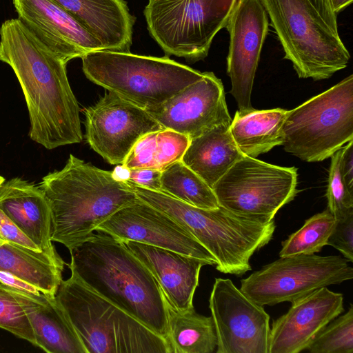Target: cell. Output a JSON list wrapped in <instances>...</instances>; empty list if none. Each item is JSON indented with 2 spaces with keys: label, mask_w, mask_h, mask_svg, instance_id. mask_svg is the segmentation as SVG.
Here are the masks:
<instances>
[{
  "label": "cell",
  "mask_w": 353,
  "mask_h": 353,
  "mask_svg": "<svg viewBox=\"0 0 353 353\" xmlns=\"http://www.w3.org/2000/svg\"><path fill=\"white\" fill-rule=\"evenodd\" d=\"M0 61L13 70L26 99L29 137L48 150L81 142L79 106L66 63L17 18L0 27Z\"/></svg>",
  "instance_id": "6da1fadb"
},
{
  "label": "cell",
  "mask_w": 353,
  "mask_h": 353,
  "mask_svg": "<svg viewBox=\"0 0 353 353\" xmlns=\"http://www.w3.org/2000/svg\"><path fill=\"white\" fill-rule=\"evenodd\" d=\"M97 232L70 250L71 272L168 341V301L155 278L121 241Z\"/></svg>",
  "instance_id": "7a4b0ae2"
},
{
  "label": "cell",
  "mask_w": 353,
  "mask_h": 353,
  "mask_svg": "<svg viewBox=\"0 0 353 353\" xmlns=\"http://www.w3.org/2000/svg\"><path fill=\"white\" fill-rule=\"evenodd\" d=\"M50 205L52 241L69 251L88 239L97 227L137 196L113 172L70 154L65 166L38 185Z\"/></svg>",
  "instance_id": "3957f363"
},
{
  "label": "cell",
  "mask_w": 353,
  "mask_h": 353,
  "mask_svg": "<svg viewBox=\"0 0 353 353\" xmlns=\"http://www.w3.org/2000/svg\"><path fill=\"white\" fill-rule=\"evenodd\" d=\"M125 182L141 201L164 212L189 232L215 259L216 268L241 275L252 270L250 259L272 239L274 219L247 217L219 206L199 208L161 191Z\"/></svg>",
  "instance_id": "277c9868"
},
{
  "label": "cell",
  "mask_w": 353,
  "mask_h": 353,
  "mask_svg": "<svg viewBox=\"0 0 353 353\" xmlns=\"http://www.w3.org/2000/svg\"><path fill=\"white\" fill-rule=\"evenodd\" d=\"M56 298L87 353H172L168 341L87 286L75 273Z\"/></svg>",
  "instance_id": "5b68a950"
},
{
  "label": "cell",
  "mask_w": 353,
  "mask_h": 353,
  "mask_svg": "<svg viewBox=\"0 0 353 353\" xmlns=\"http://www.w3.org/2000/svg\"><path fill=\"white\" fill-rule=\"evenodd\" d=\"M81 60L90 81L145 110L161 104L203 76L168 56L101 50L85 53Z\"/></svg>",
  "instance_id": "8992f818"
},
{
  "label": "cell",
  "mask_w": 353,
  "mask_h": 353,
  "mask_svg": "<svg viewBox=\"0 0 353 353\" xmlns=\"http://www.w3.org/2000/svg\"><path fill=\"white\" fill-rule=\"evenodd\" d=\"M261 1L299 78L326 79L347 67L349 51L309 0Z\"/></svg>",
  "instance_id": "52a82bcc"
},
{
  "label": "cell",
  "mask_w": 353,
  "mask_h": 353,
  "mask_svg": "<svg viewBox=\"0 0 353 353\" xmlns=\"http://www.w3.org/2000/svg\"><path fill=\"white\" fill-rule=\"evenodd\" d=\"M284 150L307 162L331 157L353 139V75L288 110Z\"/></svg>",
  "instance_id": "ba28073f"
},
{
  "label": "cell",
  "mask_w": 353,
  "mask_h": 353,
  "mask_svg": "<svg viewBox=\"0 0 353 353\" xmlns=\"http://www.w3.org/2000/svg\"><path fill=\"white\" fill-rule=\"evenodd\" d=\"M238 0H148V30L166 55L195 62L205 58Z\"/></svg>",
  "instance_id": "9c48e42d"
},
{
  "label": "cell",
  "mask_w": 353,
  "mask_h": 353,
  "mask_svg": "<svg viewBox=\"0 0 353 353\" xmlns=\"http://www.w3.org/2000/svg\"><path fill=\"white\" fill-rule=\"evenodd\" d=\"M297 169L243 156L212 188L220 206L247 217L274 219L297 194Z\"/></svg>",
  "instance_id": "30bf717a"
},
{
  "label": "cell",
  "mask_w": 353,
  "mask_h": 353,
  "mask_svg": "<svg viewBox=\"0 0 353 353\" xmlns=\"http://www.w3.org/2000/svg\"><path fill=\"white\" fill-rule=\"evenodd\" d=\"M352 278V267L341 256L301 254L281 257L254 272L241 281L240 290L259 305H274Z\"/></svg>",
  "instance_id": "8fae6325"
},
{
  "label": "cell",
  "mask_w": 353,
  "mask_h": 353,
  "mask_svg": "<svg viewBox=\"0 0 353 353\" xmlns=\"http://www.w3.org/2000/svg\"><path fill=\"white\" fill-rule=\"evenodd\" d=\"M229 279L216 278L209 307L216 353H269L270 316Z\"/></svg>",
  "instance_id": "7c38bea8"
},
{
  "label": "cell",
  "mask_w": 353,
  "mask_h": 353,
  "mask_svg": "<svg viewBox=\"0 0 353 353\" xmlns=\"http://www.w3.org/2000/svg\"><path fill=\"white\" fill-rule=\"evenodd\" d=\"M84 114L88 144L112 165L122 164L143 136L163 130L145 109L110 91Z\"/></svg>",
  "instance_id": "4fadbf2b"
},
{
  "label": "cell",
  "mask_w": 353,
  "mask_h": 353,
  "mask_svg": "<svg viewBox=\"0 0 353 353\" xmlns=\"http://www.w3.org/2000/svg\"><path fill=\"white\" fill-rule=\"evenodd\" d=\"M268 26L261 0H238L225 26L230 35L227 73L239 112L254 108L251 94Z\"/></svg>",
  "instance_id": "5bb4252c"
},
{
  "label": "cell",
  "mask_w": 353,
  "mask_h": 353,
  "mask_svg": "<svg viewBox=\"0 0 353 353\" xmlns=\"http://www.w3.org/2000/svg\"><path fill=\"white\" fill-rule=\"evenodd\" d=\"M163 129L196 137L221 124H231L222 81L212 72L161 104L145 110Z\"/></svg>",
  "instance_id": "9a60e30c"
},
{
  "label": "cell",
  "mask_w": 353,
  "mask_h": 353,
  "mask_svg": "<svg viewBox=\"0 0 353 353\" xmlns=\"http://www.w3.org/2000/svg\"><path fill=\"white\" fill-rule=\"evenodd\" d=\"M96 231L120 241H134L170 250L216 265L214 256L189 232L138 197L111 215Z\"/></svg>",
  "instance_id": "2e32d148"
},
{
  "label": "cell",
  "mask_w": 353,
  "mask_h": 353,
  "mask_svg": "<svg viewBox=\"0 0 353 353\" xmlns=\"http://www.w3.org/2000/svg\"><path fill=\"white\" fill-rule=\"evenodd\" d=\"M18 19L65 63L103 50L101 42L53 0H12Z\"/></svg>",
  "instance_id": "e0dca14e"
},
{
  "label": "cell",
  "mask_w": 353,
  "mask_h": 353,
  "mask_svg": "<svg viewBox=\"0 0 353 353\" xmlns=\"http://www.w3.org/2000/svg\"><path fill=\"white\" fill-rule=\"evenodd\" d=\"M344 310L343 295L327 287L292 302L289 310L272 323L269 353H299Z\"/></svg>",
  "instance_id": "ac0fdd59"
},
{
  "label": "cell",
  "mask_w": 353,
  "mask_h": 353,
  "mask_svg": "<svg viewBox=\"0 0 353 353\" xmlns=\"http://www.w3.org/2000/svg\"><path fill=\"white\" fill-rule=\"evenodd\" d=\"M120 241V240H119ZM150 270L168 303L183 311L193 307L199 274L205 261L134 241H121Z\"/></svg>",
  "instance_id": "d6986e66"
},
{
  "label": "cell",
  "mask_w": 353,
  "mask_h": 353,
  "mask_svg": "<svg viewBox=\"0 0 353 353\" xmlns=\"http://www.w3.org/2000/svg\"><path fill=\"white\" fill-rule=\"evenodd\" d=\"M0 209L41 251L52 252L51 211L38 185L16 177L0 185Z\"/></svg>",
  "instance_id": "ffe728a7"
},
{
  "label": "cell",
  "mask_w": 353,
  "mask_h": 353,
  "mask_svg": "<svg viewBox=\"0 0 353 353\" xmlns=\"http://www.w3.org/2000/svg\"><path fill=\"white\" fill-rule=\"evenodd\" d=\"M97 39L105 50L130 52L135 17L125 0H53Z\"/></svg>",
  "instance_id": "44dd1931"
},
{
  "label": "cell",
  "mask_w": 353,
  "mask_h": 353,
  "mask_svg": "<svg viewBox=\"0 0 353 353\" xmlns=\"http://www.w3.org/2000/svg\"><path fill=\"white\" fill-rule=\"evenodd\" d=\"M6 288L23 308L34 331L36 346L48 353H87L56 296L43 292L31 296Z\"/></svg>",
  "instance_id": "7402d4cb"
},
{
  "label": "cell",
  "mask_w": 353,
  "mask_h": 353,
  "mask_svg": "<svg viewBox=\"0 0 353 353\" xmlns=\"http://www.w3.org/2000/svg\"><path fill=\"white\" fill-rule=\"evenodd\" d=\"M65 262L57 250H33L0 239V270L56 296L62 281Z\"/></svg>",
  "instance_id": "603a6c76"
},
{
  "label": "cell",
  "mask_w": 353,
  "mask_h": 353,
  "mask_svg": "<svg viewBox=\"0 0 353 353\" xmlns=\"http://www.w3.org/2000/svg\"><path fill=\"white\" fill-rule=\"evenodd\" d=\"M230 126L221 124L191 139L181 159L210 188L243 156L232 137Z\"/></svg>",
  "instance_id": "cb8c5ba5"
},
{
  "label": "cell",
  "mask_w": 353,
  "mask_h": 353,
  "mask_svg": "<svg viewBox=\"0 0 353 353\" xmlns=\"http://www.w3.org/2000/svg\"><path fill=\"white\" fill-rule=\"evenodd\" d=\"M288 110L282 108L239 112L230 126L232 137L240 152L256 158L277 145H282V125Z\"/></svg>",
  "instance_id": "d4e9b609"
},
{
  "label": "cell",
  "mask_w": 353,
  "mask_h": 353,
  "mask_svg": "<svg viewBox=\"0 0 353 353\" xmlns=\"http://www.w3.org/2000/svg\"><path fill=\"white\" fill-rule=\"evenodd\" d=\"M168 341L172 353H212L217 338L212 316L198 314L194 307L183 311L168 303Z\"/></svg>",
  "instance_id": "484cf974"
},
{
  "label": "cell",
  "mask_w": 353,
  "mask_h": 353,
  "mask_svg": "<svg viewBox=\"0 0 353 353\" xmlns=\"http://www.w3.org/2000/svg\"><path fill=\"white\" fill-rule=\"evenodd\" d=\"M161 191L199 208L219 206L212 188L181 161L161 171Z\"/></svg>",
  "instance_id": "4316f807"
},
{
  "label": "cell",
  "mask_w": 353,
  "mask_h": 353,
  "mask_svg": "<svg viewBox=\"0 0 353 353\" xmlns=\"http://www.w3.org/2000/svg\"><path fill=\"white\" fill-rule=\"evenodd\" d=\"M336 219L327 208L305 220L303 225L282 242L280 257L296 254H312L327 245Z\"/></svg>",
  "instance_id": "83f0119b"
},
{
  "label": "cell",
  "mask_w": 353,
  "mask_h": 353,
  "mask_svg": "<svg viewBox=\"0 0 353 353\" xmlns=\"http://www.w3.org/2000/svg\"><path fill=\"white\" fill-rule=\"evenodd\" d=\"M307 350L311 353H353V306L327 323Z\"/></svg>",
  "instance_id": "f1b7e54d"
},
{
  "label": "cell",
  "mask_w": 353,
  "mask_h": 353,
  "mask_svg": "<svg viewBox=\"0 0 353 353\" xmlns=\"http://www.w3.org/2000/svg\"><path fill=\"white\" fill-rule=\"evenodd\" d=\"M0 327L36 345L34 331L20 303L0 283Z\"/></svg>",
  "instance_id": "f546056e"
},
{
  "label": "cell",
  "mask_w": 353,
  "mask_h": 353,
  "mask_svg": "<svg viewBox=\"0 0 353 353\" xmlns=\"http://www.w3.org/2000/svg\"><path fill=\"white\" fill-rule=\"evenodd\" d=\"M341 149L331 157L326 192L327 208L335 219L353 212V192H350L345 185L340 172Z\"/></svg>",
  "instance_id": "4dcf8cb0"
},
{
  "label": "cell",
  "mask_w": 353,
  "mask_h": 353,
  "mask_svg": "<svg viewBox=\"0 0 353 353\" xmlns=\"http://www.w3.org/2000/svg\"><path fill=\"white\" fill-rule=\"evenodd\" d=\"M190 141L185 134L170 129L159 131L156 137V168L161 171L181 161Z\"/></svg>",
  "instance_id": "1f68e13d"
},
{
  "label": "cell",
  "mask_w": 353,
  "mask_h": 353,
  "mask_svg": "<svg viewBox=\"0 0 353 353\" xmlns=\"http://www.w3.org/2000/svg\"><path fill=\"white\" fill-rule=\"evenodd\" d=\"M158 132L148 133L140 138L131 148L122 165L128 170L157 169L156 137Z\"/></svg>",
  "instance_id": "d6a6232c"
},
{
  "label": "cell",
  "mask_w": 353,
  "mask_h": 353,
  "mask_svg": "<svg viewBox=\"0 0 353 353\" xmlns=\"http://www.w3.org/2000/svg\"><path fill=\"white\" fill-rule=\"evenodd\" d=\"M327 245L339 250L347 261H353V212L336 219Z\"/></svg>",
  "instance_id": "836d02e7"
},
{
  "label": "cell",
  "mask_w": 353,
  "mask_h": 353,
  "mask_svg": "<svg viewBox=\"0 0 353 353\" xmlns=\"http://www.w3.org/2000/svg\"><path fill=\"white\" fill-rule=\"evenodd\" d=\"M0 239L41 250L1 209Z\"/></svg>",
  "instance_id": "e575fe53"
},
{
  "label": "cell",
  "mask_w": 353,
  "mask_h": 353,
  "mask_svg": "<svg viewBox=\"0 0 353 353\" xmlns=\"http://www.w3.org/2000/svg\"><path fill=\"white\" fill-rule=\"evenodd\" d=\"M161 171L157 169L129 170L130 181L142 188L161 191Z\"/></svg>",
  "instance_id": "d590c367"
},
{
  "label": "cell",
  "mask_w": 353,
  "mask_h": 353,
  "mask_svg": "<svg viewBox=\"0 0 353 353\" xmlns=\"http://www.w3.org/2000/svg\"><path fill=\"white\" fill-rule=\"evenodd\" d=\"M339 168L343 181L353 192V139L341 149Z\"/></svg>",
  "instance_id": "8d00e7d4"
},
{
  "label": "cell",
  "mask_w": 353,
  "mask_h": 353,
  "mask_svg": "<svg viewBox=\"0 0 353 353\" xmlns=\"http://www.w3.org/2000/svg\"><path fill=\"white\" fill-rule=\"evenodd\" d=\"M0 283L13 290L31 296L40 295L41 292L35 286L21 280L19 277L0 270Z\"/></svg>",
  "instance_id": "74e56055"
},
{
  "label": "cell",
  "mask_w": 353,
  "mask_h": 353,
  "mask_svg": "<svg viewBox=\"0 0 353 353\" xmlns=\"http://www.w3.org/2000/svg\"><path fill=\"white\" fill-rule=\"evenodd\" d=\"M309 1L330 28L339 33L336 14L333 12L330 0H309Z\"/></svg>",
  "instance_id": "f35d334b"
},
{
  "label": "cell",
  "mask_w": 353,
  "mask_h": 353,
  "mask_svg": "<svg viewBox=\"0 0 353 353\" xmlns=\"http://www.w3.org/2000/svg\"><path fill=\"white\" fill-rule=\"evenodd\" d=\"M332 9L335 14H337L350 6L352 0H330Z\"/></svg>",
  "instance_id": "ab89813d"
},
{
  "label": "cell",
  "mask_w": 353,
  "mask_h": 353,
  "mask_svg": "<svg viewBox=\"0 0 353 353\" xmlns=\"http://www.w3.org/2000/svg\"><path fill=\"white\" fill-rule=\"evenodd\" d=\"M112 172L116 178L120 181H125L129 179V170L122 164L121 166L117 167Z\"/></svg>",
  "instance_id": "60d3db41"
},
{
  "label": "cell",
  "mask_w": 353,
  "mask_h": 353,
  "mask_svg": "<svg viewBox=\"0 0 353 353\" xmlns=\"http://www.w3.org/2000/svg\"><path fill=\"white\" fill-rule=\"evenodd\" d=\"M5 181V179L0 176V185Z\"/></svg>",
  "instance_id": "b9f144b4"
}]
</instances>
